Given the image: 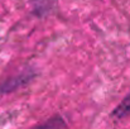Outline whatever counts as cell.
<instances>
[{
	"instance_id": "6da1fadb",
	"label": "cell",
	"mask_w": 130,
	"mask_h": 129,
	"mask_svg": "<svg viewBox=\"0 0 130 129\" xmlns=\"http://www.w3.org/2000/svg\"><path fill=\"white\" fill-rule=\"evenodd\" d=\"M36 75H37V72L34 70L27 68L11 77L5 79L4 81L0 82V94H10L20 87L27 86L36 77Z\"/></svg>"
},
{
	"instance_id": "7a4b0ae2",
	"label": "cell",
	"mask_w": 130,
	"mask_h": 129,
	"mask_svg": "<svg viewBox=\"0 0 130 129\" xmlns=\"http://www.w3.org/2000/svg\"><path fill=\"white\" fill-rule=\"evenodd\" d=\"M52 0H32V14L37 18H44L52 10Z\"/></svg>"
},
{
	"instance_id": "3957f363",
	"label": "cell",
	"mask_w": 130,
	"mask_h": 129,
	"mask_svg": "<svg viewBox=\"0 0 130 129\" xmlns=\"http://www.w3.org/2000/svg\"><path fill=\"white\" fill-rule=\"evenodd\" d=\"M34 129H67V123L61 115H53L44 123L37 125Z\"/></svg>"
},
{
	"instance_id": "277c9868",
	"label": "cell",
	"mask_w": 130,
	"mask_h": 129,
	"mask_svg": "<svg viewBox=\"0 0 130 129\" xmlns=\"http://www.w3.org/2000/svg\"><path fill=\"white\" fill-rule=\"evenodd\" d=\"M115 119H124L130 115V92L121 100V103L114 109L111 114Z\"/></svg>"
}]
</instances>
